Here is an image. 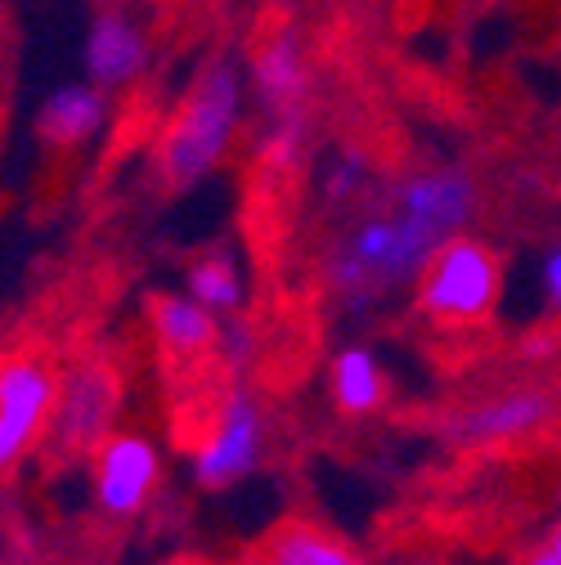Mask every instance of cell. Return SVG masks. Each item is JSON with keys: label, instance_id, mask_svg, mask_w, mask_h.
Masks as SVG:
<instances>
[{"label": "cell", "instance_id": "obj_17", "mask_svg": "<svg viewBox=\"0 0 561 565\" xmlns=\"http://www.w3.org/2000/svg\"><path fill=\"white\" fill-rule=\"evenodd\" d=\"M539 282H543V301H548V310L561 315V243L543 256V265H539Z\"/></svg>", "mask_w": 561, "mask_h": 565}, {"label": "cell", "instance_id": "obj_8", "mask_svg": "<svg viewBox=\"0 0 561 565\" xmlns=\"http://www.w3.org/2000/svg\"><path fill=\"white\" fill-rule=\"evenodd\" d=\"M557 417V395L552 391H504L489 395L463 413L449 417V440L467 449H489V445H512L534 431H543Z\"/></svg>", "mask_w": 561, "mask_h": 565}, {"label": "cell", "instance_id": "obj_7", "mask_svg": "<svg viewBox=\"0 0 561 565\" xmlns=\"http://www.w3.org/2000/svg\"><path fill=\"white\" fill-rule=\"evenodd\" d=\"M95 503L99 512L130 521L149 508L162 484V449L139 431H108L95 445Z\"/></svg>", "mask_w": 561, "mask_h": 565}, {"label": "cell", "instance_id": "obj_2", "mask_svg": "<svg viewBox=\"0 0 561 565\" xmlns=\"http://www.w3.org/2000/svg\"><path fill=\"white\" fill-rule=\"evenodd\" d=\"M504 297V260L476 234H454L432 252L423 274L413 278V301L432 323L472 328L495 315Z\"/></svg>", "mask_w": 561, "mask_h": 565}, {"label": "cell", "instance_id": "obj_6", "mask_svg": "<svg viewBox=\"0 0 561 565\" xmlns=\"http://www.w3.org/2000/svg\"><path fill=\"white\" fill-rule=\"evenodd\" d=\"M121 404V382L104 360H82L67 377H59L54 413H50V445L59 454H95V445L113 431Z\"/></svg>", "mask_w": 561, "mask_h": 565}, {"label": "cell", "instance_id": "obj_15", "mask_svg": "<svg viewBox=\"0 0 561 565\" xmlns=\"http://www.w3.org/2000/svg\"><path fill=\"white\" fill-rule=\"evenodd\" d=\"M364 184H369V162L360 153H346L332 162V171H324V193L332 202H356Z\"/></svg>", "mask_w": 561, "mask_h": 565}, {"label": "cell", "instance_id": "obj_11", "mask_svg": "<svg viewBox=\"0 0 561 565\" xmlns=\"http://www.w3.org/2000/svg\"><path fill=\"white\" fill-rule=\"evenodd\" d=\"M149 328L158 337V345L176 360H193V355H207L216 350V337H221V319L198 306L189 292H162L149 301Z\"/></svg>", "mask_w": 561, "mask_h": 565}, {"label": "cell", "instance_id": "obj_4", "mask_svg": "<svg viewBox=\"0 0 561 565\" xmlns=\"http://www.w3.org/2000/svg\"><path fill=\"white\" fill-rule=\"evenodd\" d=\"M265 445H269V417H265V404L261 395L247 386V382H234L221 404H216V417L207 436L193 445V458H189V476L198 489L207 493H221L239 480H247L261 462H265Z\"/></svg>", "mask_w": 561, "mask_h": 565}, {"label": "cell", "instance_id": "obj_12", "mask_svg": "<svg viewBox=\"0 0 561 565\" xmlns=\"http://www.w3.org/2000/svg\"><path fill=\"white\" fill-rule=\"evenodd\" d=\"M328 391L346 417H369L387 399V373L369 345H341L328 364Z\"/></svg>", "mask_w": 561, "mask_h": 565}, {"label": "cell", "instance_id": "obj_13", "mask_svg": "<svg viewBox=\"0 0 561 565\" xmlns=\"http://www.w3.org/2000/svg\"><path fill=\"white\" fill-rule=\"evenodd\" d=\"M261 565H369V561L310 521H284L265 539Z\"/></svg>", "mask_w": 561, "mask_h": 565}, {"label": "cell", "instance_id": "obj_16", "mask_svg": "<svg viewBox=\"0 0 561 565\" xmlns=\"http://www.w3.org/2000/svg\"><path fill=\"white\" fill-rule=\"evenodd\" d=\"M216 355H221L230 369H247V364H252V355H256V337H252V328H247V319H243V315L221 319Z\"/></svg>", "mask_w": 561, "mask_h": 565}, {"label": "cell", "instance_id": "obj_3", "mask_svg": "<svg viewBox=\"0 0 561 565\" xmlns=\"http://www.w3.org/2000/svg\"><path fill=\"white\" fill-rule=\"evenodd\" d=\"M252 86L269 113L261 158L269 171H288L301 162L306 130H310V121H306V90H310L306 86V50L293 28L261 41V50L252 58Z\"/></svg>", "mask_w": 561, "mask_h": 565}, {"label": "cell", "instance_id": "obj_18", "mask_svg": "<svg viewBox=\"0 0 561 565\" xmlns=\"http://www.w3.org/2000/svg\"><path fill=\"white\" fill-rule=\"evenodd\" d=\"M521 565H557V561H552V552H548V547H534V552H530Z\"/></svg>", "mask_w": 561, "mask_h": 565}, {"label": "cell", "instance_id": "obj_5", "mask_svg": "<svg viewBox=\"0 0 561 565\" xmlns=\"http://www.w3.org/2000/svg\"><path fill=\"white\" fill-rule=\"evenodd\" d=\"M59 373L41 355L0 360V476L14 471L28 449L50 431Z\"/></svg>", "mask_w": 561, "mask_h": 565}, {"label": "cell", "instance_id": "obj_9", "mask_svg": "<svg viewBox=\"0 0 561 565\" xmlns=\"http://www.w3.org/2000/svg\"><path fill=\"white\" fill-rule=\"evenodd\" d=\"M149 58H154V45H149V32L139 28L130 14L121 10H104L91 32H86V45H82V63H86V82L104 86L108 95L135 86L139 77L149 73Z\"/></svg>", "mask_w": 561, "mask_h": 565}, {"label": "cell", "instance_id": "obj_10", "mask_svg": "<svg viewBox=\"0 0 561 565\" xmlns=\"http://www.w3.org/2000/svg\"><path fill=\"white\" fill-rule=\"evenodd\" d=\"M113 117V95L95 82H67L59 90H50V99L36 113V135L50 149H82L91 139H99V130Z\"/></svg>", "mask_w": 561, "mask_h": 565}, {"label": "cell", "instance_id": "obj_14", "mask_svg": "<svg viewBox=\"0 0 561 565\" xmlns=\"http://www.w3.org/2000/svg\"><path fill=\"white\" fill-rule=\"evenodd\" d=\"M184 292L216 319H234L247 310V274L230 252H202L184 269Z\"/></svg>", "mask_w": 561, "mask_h": 565}, {"label": "cell", "instance_id": "obj_19", "mask_svg": "<svg viewBox=\"0 0 561 565\" xmlns=\"http://www.w3.org/2000/svg\"><path fill=\"white\" fill-rule=\"evenodd\" d=\"M543 547H548V552H552V561H557V565H561V525H557V534H552V539H548V543H543Z\"/></svg>", "mask_w": 561, "mask_h": 565}, {"label": "cell", "instance_id": "obj_1", "mask_svg": "<svg viewBox=\"0 0 561 565\" xmlns=\"http://www.w3.org/2000/svg\"><path fill=\"white\" fill-rule=\"evenodd\" d=\"M247 117V77L234 58H212L202 77L189 86L171 126L158 145V175L167 189H193L212 175L243 130Z\"/></svg>", "mask_w": 561, "mask_h": 565}]
</instances>
